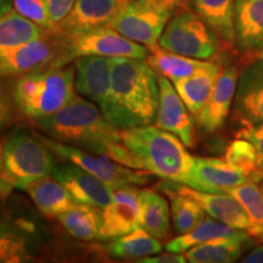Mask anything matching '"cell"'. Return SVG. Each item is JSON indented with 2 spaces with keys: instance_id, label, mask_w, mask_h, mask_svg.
I'll return each instance as SVG.
<instances>
[{
  "instance_id": "6da1fadb",
  "label": "cell",
  "mask_w": 263,
  "mask_h": 263,
  "mask_svg": "<svg viewBox=\"0 0 263 263\" xmlns=\"http://www.w3.org/2000/svg\"><path fill=\"white\" fill-rule=\"evenodd\" d=\"M38 129L51 139L80 147L137 168V162L121 139L120 129L105 120L98 105L74 95L58 112L34 121Z\"/></svg>"
},
{
  "instance_id": "7a4b0ae2",
  "label": "cell",
  "mask_w": 263,
  "mask_h": 263,
  "mask_svg": "<svg viewBox=\"0 0 263 263\" xmlns=\"http://www.w3.org/2000/svg\"><path fill=\"white\" fill-rule=\"evenodd\" d=\"M159 98L157 74L145 59L112 58L110 91L100 108L111 126L122 130L155 122Z\"/></svg>"
},
{
  "instance_id": "3957f363",
  "label": "cell",
  "mask_w": 263,
  "mask_h": 263,
  "mask_svg": "<svg viewBox=\"0 0 263 263\" xmlns=\"http://www.w3.org/2000/svg\"><path fill=\"white\" fill-rule=\"evenodd\" d=\"M121 139L137 162V168L170 182L186 184L195 157L171 132L156 126L120 130Z\"/></svg>"
},
{
  "instance_id": "277c9868",
  "label": "cell",
  "mask_w": 263,
  "mask_h": 263,
  "mask_svg": "<svg viewBox=\"0 0 263 263\" xmlns=\"http://www.w3.org/2000/svg\"><path fill=\"white\" fill-rule=\"evenodd\" d=\"M3 166L0 170V195L5 200L14 189L26 190L28 185L51 176L55 154L41 136L27 128H16L3 141Z\"/></svg>"
},
{
  "instance_id": "5b68a950",
  "label": "cell",
  "mask_w": 263,
  "mask_h": 263,
  "mask_svg": "<svg viewBox=\"0 0 263 263\" xmlns=\"http://www.w3.org/2000/svg\"><path fill=\"white\" fill-rule=\"evenodd\" d=\"M74 66L52 67L15 78L11 95L24 116L37 121L66 106L74 97Z\"/></svg>"
},
{
  "instance_id": "8992f818",
  "label": "cell",
  "mask_w": 263,
  "mask_h": 263,
  "mask_svg": "<svg viewBox=\"0 0 263 263\" xmlns=\"http://www.w3.org/2000/svg\"><path fill=\"white\" fill-rule=\"evenodd\" d=\"M222 44L216 33L192 9L174 14L159 41L164 50L207 61L218 57Z\"/></svg>"
},
{
  "instance_id": "52a82bcc",
  "label": "cell",
  "mask_w": 263,
  "mask_h": 263,
  "mask_svg": "<svg viewBox=\"0 0 263 263\" xmlns=\"http://www.w3.org/2000/svg\"><path fill=\"white\" fill-rule=\"evenodd\" d=\"M65 65V38L49 31L37 39L0 51V81Z\"/></svg>"
},
{
  "instance_id": "ba28073f",
  "label": "cell",
  "mask_w": 263,
  "mask_h": 263,
  "mask_svg": "<svg viewBox=\"0 0 263 263\" xmlns=\"http://www.w3.org/2000/svg\"><path fill=\"white\" fill-rule=\"evenodd\" d=\"M42 139L59 159L78 164L112 190L126 185H144L149 183L151 176H154L146 171L124 166L106 155L89 153L80 147L60 143L51 138L42 137Z\"/></svg>"
},
{
  "instance_id": "9c48e42d",
  "label": "cell",
  "mask_w": 263,
  "mask_h": 263,
  "mask_svg": "<svg viewBox=\"0 0 263 263\" xmlns=\"http://www.w3.org/2000/svg\"><path fill=\"white\" fill-rule=\"evenodd\" d=\"M66 45V64L87 55L107 58L146 59L149 48L136 43L111 27H103L82 33L73 37H64Z\"/></svg>"
},
{
  "instance_id": "30bf717a",
  "label": "cell",
  "mask_w": 263,
  "mask_h": 263,
  "mask_svg": "<svg viewBox=\"0 0 263 263\" xmlns=\"http://www.w3.org/2000/svg\"><path fill=\"white\" fill-rule=\"evenodd\" d=\"M172 16L171 12L154 8L140 0H130L108 27L151 49L159 45L161 34Z\"/></svg>"
},
{
  "instance_id": "8fae6325",
  "label": "cell",
  "mask_w": 263,
  "mask_h": 263,
  "mask_svg": "<svg viewBox=\"0 0 263 263\" xmlns=\"http://www.w3.org/2000/svg\"><path fill=\"white\" fill-rule=\"evenodd\" d=\"M130 0H76L68 15L57 28L62 37H73L94 29L108 27Z\"/></svg>"
},
{
  "instance_id": "7c38bea8",
  "label": "cell",
  "mask_w": 263,
  "mask_h": 263,
  "mask_svg": "<svg viewBox=\"0 0 263 263\" xmlns=\"http://www.w3.org/2000/svg\"><path fill=\"white\" fill-rule=\"evenodd\" d=\"M139 227V189L126 185L114 189L112 200L103 209L99 240H114Z\"/></svg>"
},
{
  "instance_id": "4fadbf2b",
  "label": "cell",
  "mask_w": 263,
  "mask_h": 263,
  "mask_svg": "<svg viewBox=\"0 0 263 263\" xmlns=\"http://www.w3.org/2000/svg\"><path fill=\"white\" fill-rule=\"evenodd\" d=\"M51 177L65 186L78 203L105 209L112 200L114 190L78 164L64 161L55 163Z\"/></svg>"
},
{
  "instance_id": "5bb4252c",
  "label": "cell",
  "mask_w": 263,
  "mask_h": 263,
  "mask_svg": "<svg viewBox=\"0 0 263 263\" xmlns=\"http://www.w3.org/2000/svg\"><path fill=\"white\" fill-rule=\"evenodd\" d=\"M160 98L159 108L156 115V127L171 132L185 144V146L194 145V121L189 115L182 98L177 93L176 88L168 78L157 74Z\"/></svg>"
},
{
  "instance_id": "9a60e30c",
  "label": "cell",
  "mask_w": 263,
  "mask_h": 263,
  "mask_svg": "<svg viewBox=\"0 0 263 263\" xmlns=\"http://www.w3.org/2000/svg\"><path fill=\"white\" fill-rule=\"evenodd\" d=\"M73 66L77 93L103 108L110 91L112 58L87 55L74 59Z\"/></svg>"
},
{
  "instance_id": "2e32d148",
  "label": "cell",
  "mask_w": 263,
  "mask_h": 263,
  "mask_svg": "<svg viewBox=\"0 0 263 263\" xmlns=\"http://www.w3.org/2000/svg\"><path fill=\"white\" fill-rule=\"evenodd\" d=\"M252 180L242 171L224 159L195 157L194 168L185 185L206 193H226L240 184Z\"/></svg>"
},
{
  "instance_id": "e0dca14e",
  "label": "cell",
  "mask_w": 263,
  "mask_h": 263,
  "mask_svg": "<svg viewBox=\"0 0 263 263\" xmlns=\"http://www.w3.org/2000/svg\"><path fill=\"white\" fill-rule=\"evenodd\" d=\"M233 115L240 123L263 121V60H251L239 73Z\"/></svg>"
},
{
  "instance_id": "ac0fdd59",
  "label": "cell",
  "mask_w": 263,
  "mask_h": 263,
  "mask_svg": "<svg viewBox=\"0 0 263 263\" xmlns=\"http://www.w3.org/2000/svg\"><path fill=\"white\" fill-rule=\"evenodd\" d=\"M239 71L234 66L227 67L219 73L202 110L196 115V122L207 133L218 130L224 124L233 106L238 84Z\"/></svg>"
},
{
  "instance_id": "d6986e66",
  "label": "cell",
  "mask_w": 263,
  "mask_h": 263,
  "mask_svg": "<svg viewBox=\"0 0 263 263\" xmlns=\"http://www.w3.org/2000/svg\"><path fill=\"white\" fill-rule=\"evenodd\" d=\"M172 188L179 194L195 200L205 210L207 215L213 217L217 221L226 223L233 228L246 230V232L251 228L252 224L248 213L229 194L200 192V190L190 188L185 184L172 186Z\"/></svg>"
},
{
  "instance_id": "ffe728a7",
  "label": "cell",
  "mask_w": 263,
  "mask_h": 263,
  "mask_svg": "<svg viewBox=\"0 0 263 263\" xmlns=\"http://www.w3.org/2000/svg\"><path fill=\"white\" fill-rule=\"evenodd\" d=\"M235 45L240 52L254 55L263 49V0L235 2Z\"/></svg>"
},
{
  "instance_id": "44dd1931",
  "label": "cell",
  "mask_w": 263,
  "mask_h": 263,
  "mask_svg": "<svg viewBox=\"0 0 263 263\" xmlns=\"http://www.w3.org/2000/svg\"><path fill=\"white\" fill-rule=\"evenodd\" d=\"M236 0H190L189 8L201 17L226 47L235 45Z\"/></svg>"
},
{
  "instance_id": "7402d4cb",
  "label": "cell",
  "mask_w": 263,
  "mask_h": 263,
  "mask_svg": "<svg viewBox=\"0 0 263 263\" xmlns=\"http://www.w3.org/2000/svg\"><path fill=\"white\" fill-rule=\"evenodd\" d=\"M149 55L146 57V62L150 67L156 72V74L163 76L172 82L190 77L196 72L212 67L215 62L207 60H199L184 55L174 54L167 51L156 45L149 49Z\"/></svg>"
},
{
  "instance_id": "603a6c76",
  "label": "cell",
  "mask_w": 263,
  "mask_h": 263,
  "mask_svg": "<svg viewBox=\"0 0 263 263\" xmlns=\"http://www.w3.org/2000/svg\"><path fill=\"white\" fill-rule=\"evenodd\" d=\"M250 239L249 233L244 230L239 235L216 238L202 242L184 252L186 261L190 263H230L241 258L244 242Z\"/></svg>"
},
{
  "instance_id": "cb8c5ba5",
  "label": "cell",
  "mask_w": 263,
  "mask_h": 263,
  "mask_svg": "<svg viewBox=\"0 0 263 263\" xmlns=\"http://www.w3.org/2000/svg\"><path fill=\"white\" fill-rule=\"evenodd\" d=\"M25 192L28 193L39 211L47 217H57L78 203L71 193L51 176L32 183Z\"/></svg>"
},
{
  "instance_id": "d4e9b609",
  "label": "cell",
  "mask_w": 263,
  "mask_h": 263,
  "mask_svg": "<svg viewBox=\"0 0 263 263\" xmlns=\"http://www.w3.org/2000/svg\"><path fill=\"white\" fill-rule=\"evenodd\" d=\"M139 227L159 240L170 234L171 209L167 200L155 190H139Z\"/></svg>"
},
{
  "instance_id": "484cf974",
  "label": "cell",
  "mask_w": 263,
  "mask_h": 263,
  "mask_svg": "<svg viewBox=\"0 0 263 263\" xmlns=\"http://www.w3.org/2000/svg\"><path fill=\"white\" fill-rule=\"evenodd\" d=\"M221 71V66L215 64L212 67L196 72L190 77L173 82L177 93L194 116H196L205 106Z\"/></svg>"
},
{
  "instance_id": "4316f807",
  "label": "cell",
  "mask_w": 263,
  "mask_h": 263,
  "mask_svg": "<svg viewBox=\"0 0 263 263\" xmlns=\"http://www.w3.org/2000/svg\"><path fill=\"white\" fill-rule=\"evenodd\" d=\"M57 219L73 238L90 241L98 239L103 209L87 203H77L72 209L58 215Z\"/></svg>"
},
{
  "instance_id": "83f0119b",
  "label": "cell",
  "mask_w": 263,
  "mask_h": 263,
  "mask_svg": "<svg viewBox=\"0 0 263 263\" xmlns=\"http://www.w3.org/2000/svg\"><path fill=\"white\" fill-rule=\"evenodd\" d=\"M244 230L233 228L226 223H222L213 217H205V219L197 224L193 230L188 233L180 234L168 241L166 244V250L170 252H178L184 254L189 249L194 246L202 244V242L209 241V240L216 238H227V236L239 235Z\"/></svg>"
},
{
  "instance_id": "f1b7e54d",
  "label": "cell",
  "mask_w": 263,
  "mask_h": 263,
  "mask_svg": "<svg viewBox=\"0 0 263 263\" xmlns=\"http://www.w3.org/2000/svg\"><path fill=\"white\" fill-rule=\"evenodd\" d=\"M107 252L116 258H144L161 254L162 245L159 239L154 238L140 227H137L127 234L114 239V241L107 246Z\"/></svg>"
},
{
  "instance_id": "f546056e",
  "label": "cell",
  "mask_w": 263,
  "mask_h": 263,
  "mask_svg": "<svg viewBox=\"0 0 263 263\" xmlns=\"http://www.w3.org/2000/svg\"><path fill=\"white\" fill-rule=\"evenodd\" d=\"M47 32L48 29L29 21L15 9L11 10L9 14L0 17V51L37 39Z\"/></svg>"
},
{
  "instance_id": "4dcf8cb0",
  "label": "cell",
  "mask_w": 263,
  "mask_h": 263,
  "mask_svg": "<svg viewBox=\"0 0 263 263\" xmlns=\"http://www.w3.org/2000/svg\"><path fill=\"white\" fill-rule=\"evenodd\" d=\"M163 192L171 200V216L176 234L190 232L205 219V210L192 197L179 194L171 186H163Z\"/></svg>"
},
{
  "instance_id": "1f68e13d",
  "label": "cell",
  "mask_w": 263,
  "mask_h": 263,
  "mask_svg": "<svg viewBox=\"0 0 263 263\" xmlns=\"http://www.w3.org/2000/svg\"><path fill=\"white\" fill-rule=\"evenodd\" d=\"M259 155L257 149L245 139L236 138L229 144L224 154V160L232 166L245 172L254 182L258 183L257 174L259 166Z\"/></svg>"
},
{
  "instance_id": "d6a6232c",
  "label": "cell",
  "mask_w": 263,
  "mask_h": 263,
  "mask_svg": "<svg viewBox=\"0 0 263 263\" xmlns=\"http://www.w3.org/2000/svg\"><path fill=\"white\" fill-rule=\"evenodd\" d=\"M226 193L232 195L242 206L251 221V228L263 224V188L257 182L250 180L227 190Z\"/></svg>"
},
{
  "instance_id": "836d02e7",
  "label": "cell",
  "mask_w": 263,
  "mask_h": 263,
  "mask_svg": "<svg viewBox=\"0 0 263 263\" xmlns=\"http://www.w3.org/2000/svg\"><path fill=\"white\" fill-rule=\"evenodd\" d=\"M12 4H14V9L21 16L44 29L57 32V27L49 16L44 0H12Z\"/></svg>"
},
{
  "instance_id": "e575fe53",
  "label": "cell",
  "mask_w": 263,
  "mask_h": 263,
  "mask_svg": "<svg viewBox=\"0 0 263 263\" xmlns=\"http://www.w3.org/2000/svg\"><path fill=\"white\" fill-rule=\"evenodd\" d=\"M29 258L24 235L0 236V263H20Z\"/></svg>"
},
{
  "instance_id": "d590c367",
  "label": "cell",
  "mask_w": 263,
  "mask_h": 263,
  "mask_svg": "<svg viewBox=\"0 0 263 263\" xmlns=\"http://www.w3.org/2000/svg\"><path fill=\"white\" fill-rule=\"evenodd\" d=\"M236 133V138L245 139L254 145L259 154H263V121L262 122H245Z\"/></svg>"
},
{
  "instance_id": "8d00e7d4",
  "label": "cell",
  "mask_w": 263,
  "mask_h": 263,
  "mask_svg": "<svg viewBox=\"0 0 263 263\" xmlns=\"http://www.w3.org/2000/svg\"><path fill=\"white\" fill-rule=\"evenodd\" d=\"M15 103L11 95L0 89V136L10 127L14 121Z\"/></svg>"
},
{
  "instance_id": "74e56055",
  "label": "cell",
  "mask_w": 263,
  "mask_h": 263,
  "mask_svg": "<svg viewBox=\"0 0 263 263\" xmlns=\"http://www.w3.org/2000/svg\"><path fill=\"white\" fill-rule=\"evenodd\" d=\"M74 2L76 0H44L48 8L49 16H50L51 21L54 22L55 27L58 28L59 24L68 15Z\"/></svg>"
},
{
  "instance_id": "f35d334b",
  "label": "cell",
  "mask_w": 263,
  "mask_h": 263,
  "mask_svg": "<svg viewBox=\"0 0 263 263\" xmlns=\"http://www.w3.org/2000/svg\"><path fill=\"white\" fill-rule=\"evenodd\" d=\"M140 2L174 15L182 10L189 9L190 0H140Z\"/></svg>"
},
{
  "instance_id": "ab89813d",
  "label": "cell",
  "mask_w": 263,
  "mask_h": 263,
  "mask_svg": "<svg viewBox=\"0 0 263 263\" xmlns=\"http://www.w3.org/2000/svg\"><path fill=\"white\" fill-rule=\"evenodd\" d=\"M138 262L141 263H184L188 262L184 254H178V252H170L167 251L166 254H156L149 257H144L138 259Z\"/></svg>"
},
{
  "instance_id": "60d3db41",
  "label": "cell",
  "mask_w": 263,
  "mask_h": 263,
  "mask_svg": "<svg viewBox=\"0 0 263 263\" xmlns=\"http://www.w3.org/2000/svg\"><path fill=\"white\" fill-rule=\"evenodd\" d=\"M6 235H24V232L17 224L12 223L10 219L0 217V236Z\"/></svg>"
},
{
  "instance_id": "b9f144b4",
  "label": "cell",
  "mask_w": 263,
  "mask_h": 263,
  "mask_svg": "<svg viewBox=\"0 0 263 263\" xmlns=\"http://www.w3.org/2000/svg\"><path fill=\"white\" fill-rule=\"evenodd\" d=\"M242 263H263V245H259L240 259Z\"/></svg>"
},
{
  "instance_id": "7bdbcfd3",
  "label": "cell",
  "mask_w": 263,
  "mask_h": 263,
  "mask_svg": "<svg viewBox=\"0 0 263 263\" xmlns=\"http://www.w3.org/2000/svg\"><path fill=\"white\" fill-rule=\"evenodd\" d=\"M250 238H254L257 241L263 242V224L258 227H252L248 230Z\"/></svg>"
},
{
  "instance_id": "ee69618b",
  "label": "cell",
  "mask_w": 263,
  "mask_h": 263,
  "mask_svg": "<svg viewBox=\"0 0 263 263\" xmlns=\"http://www.w3.org/2000/svg\"><path fill=\"white\" fill-rule=\"evenodd\" d=\"M11 10H14V4L12 0H0V17L9 14Z\"/></svg>"
},
{
  "instance_id": "f6af8a7d",
  "label": "cell",
  "mask_w": 263,
  "mask_h": 263,
  "mask_svg": "<svg viewBox=\"0 0 263 263\" xmlns=\"http://www.w3.org/2000/svg\"><path fill=\"white\" fill-rule=\"evenodd\" d=\"M257 179H258V182H263V154L259 155V166H258Z\"/></svg>"
},
{
  "instance_id": "bcb514c9",
  "label": "cell",
  "mask_w": 263,
  "mask_h": 263,
  "mask_svg": "<svg viewBox=\"0 0 263 263\" xmlns=\"http://www.w3.org/2000/svg\"><path fill=\"white\" fill-rule=\"evenodd\" d=\"M251 60H263V49L261 51L256 52V54H254V55H250L249 61H251Z\"/></svg>"
},
{
  "instance_id": "7dc6e473",
  "label": "cell",
  "mask_w": 263,
  "mask_h": 263,
  "mask_svg": "<svg viewBox=\"0 0 263 263\" xmlns=\"http://www.w3.org/2000/svg\"><path fill=\"white\" fill-rule=\"evenodd\" d=\"M3 166V144L0 143V170H2Z\"/></svg>"
},
{
  "instance_id": "c3c4849f",
  "label": "cell",
  "mask_w": 263,
  "mask_h": 263,
  "mask_svg": "<svg viewBox=\"0 0 263 263\" xmlns=\"http://www.w3.org/2000/svg\"><path fill=\"white\" fill-rule=\"evenodd\" d=\"M2 201H4V200H3V197H2V195H0V203H2Z\"/></svg>"
}]
</instances>
